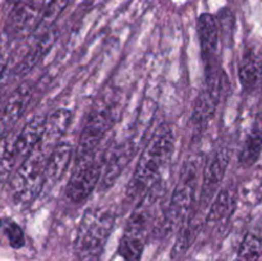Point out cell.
<instances>
[{"mask_svg": "<svg viewBox=\"0 0 262 261\" xmlns=\"http://www.w3.org/2000/svg\"><path fill=\"white\" fill-rule=\"evenodd\" d=\"M115 224V214L105 207L87 209L77 228L74 252L78 261H100Z\"/></svg>", "mask_w": 262, "mask_h": 261, "instance_id": "cell-1", "label": "cell"}, {"mask_svg": "<svg viewBox=\"0 0 262 261\" xmlns=\"http://www.w3.org/2000/svg\"><path fill=\"white\" fill-rule=\"evenodd\" d=\"M174 151L173 128L163 123L156 128L151 140L143 148L132 179L135 191L147 189L159 178L161 169L170 160Z\"/></svg>", "mask_w": 262, "mask_h": 261, "instance_id": "cell-2", "label": "cell"}, {"mask_svg": "<svg viewBox=\"0 0 262 261\" xmlns=\"http://www.w3.org/2000/svg\"><path fill=\"white\" fill-rule=\"evenodd\" d=\"M118 115L119 101L113 94L107 97H101L95 102L79 136L76 151L77 163L89 160L95 155L102 138L117 122Z\"/></svg>", "mask_w": 262, "mask_h": 261, "instance_id": "cell-3", "label": "cell"}, {"mask_svg": "<svg viewBox=\"0 0 262 261\" xmlns=\"http://www.w3.org/2000/svg\"><path fill=\"white\" fill-rule=\"evenodd\" d=\"M197 171V161L188 160L184 164L183 171L171 193L165 214V228L169 232L181 228V225H183V223L191 216L192 207L196 202Z\"/></svg>", "mask_w": 262, "mask_h": 261, "instance_id": "cell-4", "label": "cell"}, {"mask_svg": "<svg viewBox=\"0 0 262 261\" xmlns=\"http://www.w3.org/2000/svg\"><path fill=\"white\" fill-rule=\"evenodd\" d=\"M45 184V164L42 153L31 154L22 161L10 182L13 197L17 204H30L40 194Z\"/></svg>", "mask_w": 262, "mask_h": 261, "instance_id": "cell-5", "label": "cell"}, {"mask_svg": "<svg viewBox=\"0 0 262 261\" xmlns=\"http://www.w3.org/2000/svg\"><path fill=\"white\" fill-rule=\"evenodd\" d=\"M143 199L145 201L138 205L128 219L124 233L120 238L118 253L124 258V261H140L145 248L150 223V209L146 194Z\"/></svg>", "mask_w": 262, "mask_h": 261, "instance_id": "cell-6", "label": "cell"}, {"mask_svg": "<svg viewBox=\"0 0 262 261\" xmlns=\"http://www.w3.org/2000/svg\"><path fill=\"white\" fill-rule=\"evenodd\" d=\"M102 176V164L95 158L76 163V168L67 184L66 193L73 202H83L94 192Z\"/></svg>", "mask_w": 262, "mask_h": 261, "instance_id": "cell-7", "label": "cell"}, {"mask_svg": "<svg viewBox=\"0 0 262 261\" xmlns=\"http://www.w3.org/2000/svg\"><path fill=\"white\" fill-rule=\"evenodd\" d=\"M230 161V151L228 148L222 147L215 151L209 160L205 164L202 171V186L201 196H200V205L206 206L216 193L217 188L222 184L225 177L228 165Z\"/></svg>", "mask_w": 262, "mask_h": 261, "instance_id": "cell-8", "label": "cell"}, {"mask_svg": "<svg viewBox=\"0 0 262 261\" xmlns=\"http://www.w3.org/2000/svg\"><path fill=\"white\" fill-rule=\"evenodd\" d=\"M43 0H27L18 3L10 13L7 22V32L15 37L33 31L43 10Z\"/></svg>", "mask_w": 262, "mask_h": 261, "instance_id": "cell-9", "label": "cell"}, {"mask_svg": "<svg viewBox=\"0 0 262 261\" xmlns=\"http://www.w3.org/2000/svg\"><path fill=\"white\" fill-rule=\"evenodd\" d=\"M32 86L28 82H23L8 97L7 102L0 113V138L7 135L10 128L20 119L23 113L27 109L31 97H32Z\"/></svg>", "mask_w": 262, "mask_h": 261, "instance_id": "cell-10", "label": "cell"}, {"mask_svg": "<svg viewBox=\"0 0 262 261\" xmlns=\"http://www.w3.org/2000/svg\"><path fill=\"white\" fill-rule=\"evenodd\" d=\"M138 147H140V145L133 138L129 137L113 150L109 159L105 163V166L102 168V176L100 179L102 182L104 188H107L115 183L118 177L122 174L123 169L128 165L130 159L137 153Z\"/></svg>", "mask_w": 262, "mask_h": 261, "instance_id": "cell-11", "label": "cell"}, {"mask_svg": "<svg viewBox=\"0 0 262 261\" xmlns=\"http://www.w3.org/2000/svg\"><path fill=\"white\" fill-rule=\"evenodd\" d=\"M45 119L42 117H36L27 123L14 137L13 151L15 161L22 163L31 154H33L36 146L40 145L43 135Z\"/></svg>", "mask_w": 262, "mask_h": 261, "instance_id": "cell-12", "label": "cell"}, {"mask_svg": "<svg viewBox=\"0 0 262 261\" xmlns=\"http://www.w3.org/2000/svg\"><path fill=\"white\" fill-rule=\"evenodd\" d=\"M197 35L201 46L202 59L205 64L215 63L219 44V25L215 17L209 13H204L197 19Z\"/></svg>", "mask_w": 262, "mask_h": 261, "instance_id": "cell-13", "label": "cell"}, {"mask_svg": "<svg viewBox=\"0 0 262 261\" xmlns=\"http://www.w3.org/2000/svg\"><path fill=\"white\" fill-rule=\"evenodd\" d=\"M238 202V186L234 181L225 184L212 199V204L207 212V223L217 224L229 219L235 211Z\"/></svg>", "mask_w": 262, "mask_h": 261, "instance_id": "cell-14", "label": "cell"}, {"mask_svg": "<svg viewBox=\"0 0 262 261\" xmlns=\"http://www.w3.org/2000/svg\"><path fill=\"white\" fill-rule=\"evenodd\" d=\"M238 77L246 92L258 89L262 82V54L257 49H246L238 67Z\"/></svg>", "mask_w": 262, "mask_h": 261, "instance_id": "cell-15", "label": "cell"}, {"mask_svg": "<svg viewBox=\"0 0 262 261\" xmlns=\"http://www.w3.org/2000/svg\"><path fill=\"white\" fill-rule=\"evenodd\" d=\"M71 119L72 113L68 109H58L51 113L45 119L43 135L40 142L41 148L38 151L43 154L48 148L50 151L53 150L68 129Z\"/></svg>", "mask_w": 262, "mask_h": 261, "instance_id": "cell-16", "label": "cell"}, {"mask_svg": "<svg viewBox=\"0 0 262 261\" xmlns=\"http://www.w3.org/2000/svg\"><path fill=\"white\" fill-rule=\"evenodd\" d=\"M56 40V32L51 28L48 32L42 33V35L38 36L36 38V41L33 42V45L31 46L30 50L27 51L23 59L20 60V63L18 64L17 69H15V74L19 77L26 76V74L30 73L43 58H45L46 54L50 51V49L53 48L54 42Z\"/></svg>", "mask_w": 262, "mask_h": 261, "instance_id": "cell-17", "label": "cell"}, {"mask_svg": "<svg viewBox=\"0 0 262 261\" xmlns=\"http://www.w3.org/2000/svg\"><path fill=\"white\" fill-rule=\"evenodd\" d=\"M73 148L68 142H59L48 156L45 164V182L55 183L60 181L71 163Z\"/></svg>", "mask_w": 262, "mask_h": 261, "instance_id": "cell-18", "label": "cell"}, {"mask_svg": "<svg viewBox=\"0 0 262 261\" xmlns=\"http://www.w3.org/2000/svg\"><path fill=\"white\" fill-rule=\"evenodd\" d=\"M262 153V118L257 117L251 125L238 155V161L245 168L252 166Z\"/></svg>", "mask_w": 262, "mask_h": 261, "instance_id": "cell-19", "label": "cell"}, {"mask_svg": "<svg viewBox=\"0 0 262 261\" xmlns=\"http://www.w3.org/2000/svg\"><path fill=\"white\" fill-rule=\"evenodd\" d=\"M220 97L214 92L204 89L197 95L193 104V112H192V123L197 129H204L210 122L212 115L215 114Z\"/></svg>", "mask_w": 262, "mask_h": 261, "instance_id": "cell-20", "label": "cell"}, {"mask_svg": "<svg viewBox=\"0 0 262 261\" xmlns=\"http://www.w3.org/2000/svg\"><path fill=\"white\" fill-rule=\"evenodd\" d=\"M69 4V0H50L48 5L43 8L42 13H41L40 20H38L37 26L33 30L35 35H42V33L48 32L53 28V25L56 22L67 5Z\"/></svg>", "mask_w": 262, "mask_h": 261, "instance_id": "cell-21", "label": "cell"}, {"mask_svg": "<svg viewBox=\"0 0 262 261\" xmlns=\"http://www.w3.org/2000/svg\"><path fill=\"white\" fill-rule=\"evenodd\" d=\"M262 255V238L255 233H247L238 250L235 261H258Z\"/></svg>", "mask_w": 262, "mask_h": 261, "instance_id": "cell-22", "label": "cell"}, {"mask_svg": "<svg viewBox=\"0 0 262 261\" xmlns=\"http://www.w3.org/2000/svg\"><path fill=\"white\" fill-rule=\"evenodd\" d=\"M0 232L8 238L9 245L13 248H20L25 246V234L23 230L14 220L12 219H0Z\"/></svg>", "mask_w": 262, "mask_h": 261, "instance_id": "cell-23", "label": "cell"}]
</instances>
